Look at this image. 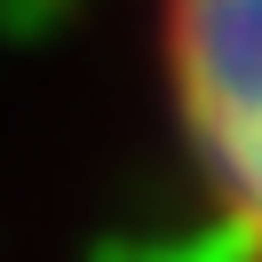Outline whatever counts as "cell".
Here are the masks:
<instances>
[{"instance_id": "6da1fadb", "label": "cell", "mask_w": 262, "mask_h": 262, "mask_svg": "<svg viewBox=\"0 0 262 262\" xmlns=\"http://www.w3.org/2000/svg\"><path fill=\"white\" fill-rule=\"evenodd\" d=\"M159 80L207 214L262 262V0H159Z\"/></svg>"}]
</instances>
